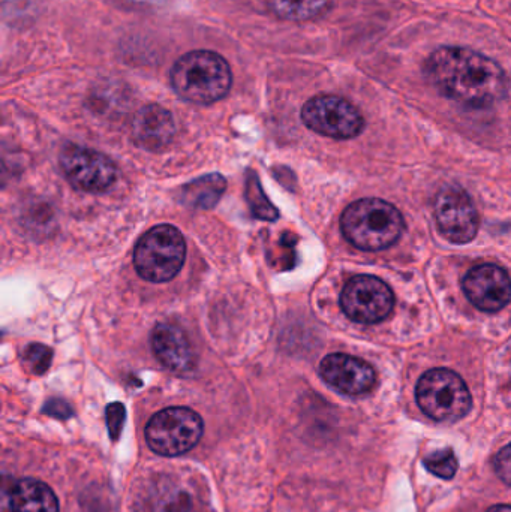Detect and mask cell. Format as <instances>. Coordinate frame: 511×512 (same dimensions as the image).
<instances>
[{"instance_id":"30bf717a","label":"cell","mask_w":511,"mask_h":512,"mask_svg":"<svg viewBox=\"0 0 511 512\" xmlns=\"http://www.w3.org/2000/svg\"><path fill=\"white\" fill-rule=\"evenodd\" d=\"M438 230L449 242L467 245L479 231V213L464 189L447 186L435 200Z\"/></svg>"},{"instance_id":"52a82bcc","label":"cell","mask_w":511,"mask_h":512,"mask_svg":"<svg viewBox=\"0 0 511 512\" xmlns=\"http://www.w3.org/2000/svg\"><path fill=\"white\" fill-rule=\"evenodd\" d=\"M302 119L312 131L336 140L357 137L365 128L360 111L347 99L335 95L315 96L306 102Z\"/></svg>"},{"instance_id":"4fadbf2b","label":"cell","mask_w":511,"mask_h":512,"mask_svg":"<svg viewBox=\"0 0 511 512\" xmlns=\"http://www.w3.org/2000/svg\"><path fill=\"white\" fill-rule=\"evenodd\" d=\"M152 349L159 363L177 375H188L198 358L188 334L171 322H161L152 331Z\"/></svg>"},{"instance_id":"5bb4252c","label":"cell","mask_w":511,"mask_h":512,"mask_svg":"<svg viewBox=\"0 0 511 512\" xmlns=\"http://www.w3.org/2000/svg\"><path fill=\"white\" fill-rule=\"evenodd\" d=\"M176 134L173 116L161 105L141 108L132 122V138L138 147L150 152L168 147Z\"/></svg>"},{"instance_id":"8992f818","label":"cell","mask_w":511,"mask_h":512,"mask_svg":"<svg viewBox=\"0 0 511 512\" xmlns=\"http://www.w3.org/2000/svg\"><path fill=\"white\" fill-rule=\"evenodd\" d=\"M203 432V420L197 412L183 406H174L153 415L144 435L153 453L177 457L197 447Z\"/></svg>"},{"instance_id":"d4e9b609","label":"cell","mask_w":511,"mask_h":512,"mask_svg":"<svg viewBox=\"0 0 511 512\" xmlns=\"http://www.w3.org/2000/svg\"><path fill=\"white\" fill-rule=\"evenodd\" d=\"M488 512H511V505H495Z\"/></svg>"},{"instance_id":"3957f363","label":"cell","mask_w":511,"mask_h":512,"mask_svg":"<svg viewBox=\"0 0 511 512\" xmlns=\"http://www.w3.org/2000/svg\"><path fill=\"white\" fill-rule=\"evenodd\" d=\"M233 75L224 57L213 51H191L171 69V84L180 98L194 104H213L230 92Z\"/></svg>"},{"instance_id":"cb8c5ba5","label":"cell","mask_w":511,"mask_h":512,"mask_svg":"<svg viewBox=\"0 0 511 512\" xmlns=\"http://www.w3.org/2000/svg\"><path fill=\"white\" fill-rule=\"evenodd\" d=\"M45 414L51 415V417L65 418L71 417L72 409L69 408L68 403L63 402V400H51L45 405L44 408Z\"/></svg>"},{"instance_id":"e0dca14e","label":"cell","mask_w":511,"mask_h":512,"mask_svg":"<svg viewBox=\"0 0 511 512\" xmlns=\"http://www.w3.org/2000/svg\"><path fill=\"white\" fill-rule=\"evenodd\" d=\"M147 512H189L191 496L173 484H156L146 499Z\"/></svg>"},{"instance_id":"9a60e30c","label":"cell","mask_w":511,"mask_h":512,"mask_svg":"<svg viewBox=\"0 0 511 512\" xmlns=\"http://www.w3.org/2000/svg\"><path fill=\"white\" fill-rule=\"evenodd\" d=\"M11 512H59L56 493L42 481L23 478L11 492Z\"/></svg>"},{"instance_id":"8fae6325","label":"cell","mask_w":511,"mask_h":512,"mask_svg":"<svg viewBox=\"0 0 511 512\" xmlns=\"http://www.w3.org/2000/svg\"><path fill=\"white\" fill-rule=\"evenodd\" d=\"M468 300L483 312H498L509 304L511 279L504 268L495 264L474 267L462 282Z\"/></svg>"},{"instance_id":"277c9868","label":"cell","mask_w":511,"mask_h":512,"mask_svg":"<svg viewBox=\"0 0 511 512\" xmlns=\"http://www.w3.org/2000/svg\"><path fill=\"white\" fill-rule=\"evenodd\" d=\"M186 243L173 225H158L147 231L134 251L137 273L149 282H168L185 264Z\"/></svg>"},{"instance_id":"7a4b0ae2","label":"cell","mask_w":511,"mask_h":512,"mask_svg":"<svg viewBox=\"0 0 511 512\" xmlns=\"http://www.w3.org/2000/svg\"><path fill=\"white\" fill-rule=\"evenodd\" d=\"M341 230L354 248L378 252L401 239L405 222L393 204L378 198H365L345 209Z\"/></svg>"},{"instance_id":"603a6c76","label":"cell","mask_w":511,"mask_h":512,"mask_svg":"<svg viewBox=\"0 0 511 512\" xmlns=\"http://www.w3.org/2000/svg\"><path fill=\"white\" fill-rule=\"evenodd\" d=\"M495 472L501 481L511 486V444L504 447L495 457Z\"/></svg>"},{"instance_id":"7c38bea8","label":"cell","mask_w":511,"mask_h":512,"mask_svg":"<svg viewBox=\"0 0 511 512\" xmlns=\"http://www.w3.org/2000/svg\"><path fill=\"white\" fill-rule=\"evenodd\" d=\"M320 375L330 387L345 396H363L377 384V373L362 358L330 354L321 361Z\"/></svg>"},{"instance_id":"5b68a950","label":"cell","mask_w":511,"mask_h":512,"mask_svg":"<svg viewBox=\"0 0 511 512\" xmlns=\"http://www.w3.org/2000/svg\"><path fill=\"white\" fill-rule=\"evenodd\" d=\"M416 399L420 409L432 420L453 423L461 420L473 406L464 379L449 369H432L417 382Z\"/></svg>"},{"instance_id":"2e32d148","label":"cell","mask_w":511,"mask_h":512,"mask_svg":"<svg viewBox=\"0 0 511 512\" xmlns=\"http://www.w3.org/2000/svg\"><path fill=\"white\" fill-rule=\"evenodd\" d=\"M227 183L221 174H209L188 183L182 191V201L195 209L210 210L224 194Z\"/></svg>"},{"instance_id":"9c48e42d","label":"cell","mask_w":511,"mask_h":512,"mask_svg":"<svg viewBox=\"0 0 511 512\" xmlns=\"http://www.w3.org/2000/svg\"><path fill=\"white\" fill-rule=\"evenodd\" d=\"M60 168L75 189L89 194H102L113 188L119 173L107 156L75 144H69L60 153Z\"/></svg>"},{"instance_id":"ffe728a7","label":"cell","mask_w":511,"mask_h":512,"mask_svg":"<svg viewBox=\"0 0 511 512\" xmlns=\"http://www.w3.org/2000/svg\"><path fill=\"white\" fill-rule=\"evenodd\" d=\"M425 468L435 477L452 480L458 472V459L450 448L435 451L425 459Z\"/></svg>"},{"instance_id":"ba28073f","label":"cell","mask_w":511,"mask_h":512,"mask_svg":"<svg viewBox=\"0 0 511 512\" xmlns=\"http://www.w3.org/2000/svg\"><path fill=\"white\" fill-rule=\"evenodd\" d=\"M395 295L384 280L375 276L353 277L341 294V307L351 321L378 324L392 313Z\"/></svg>"},{"instance_id":"d6986e66","label":"cell","mask_w":511,"mask_h":512,"mask_svg":"<svg viewBox=\"0 0 511 512\" xmlns=\"http://www.w3.org/2000/svg\"><path fill=\"white\" fill-rule=\"evenodd\" d=\"M246 200H248L255 218L270 222L278 218V210L267 200L263 189H261L260 180L255 176V173L248 174V180H246Z\"/></svg>"},{"instance_id":"7402d4cb","label":"cell","mask_w":511,"mask_h":512,"mask_svg":"<svg viewBox=\"0 0 511 512\" xmlns=\"http://www.w3.org/2000/svg\"><path fill=\"white\" fill-rule=\"evenodd\" d=\"M126 412L122 403H113L107 408V426L111 439L116 441L122 433L123 423H125Z\"/></svg>"},{"instance_id":"6da1fadb","label":"cell","mask_w":511,"mask_h":512,"mask_svg":"<svg viewBox=\"0 0 511 512\" xmlns=\"http://www.w3.org/2000/svg\"><path fill=\"white\" fill-rule=\"evenodd\" d=\"M425 71L441 95L468 107H489L507 93L503 68L470 48L443 47L434 51Z\"/></svg>"},{"instance_id":"44dd1931","label":"cell","mask_w":511,"mask_h":512,"mask_svg":"<svg viewBox=\"0 0 511 512\" xmlns=\"http://www.w3.org/2000/svg\"><path fill=\"white\" fill-rule=\"evenodd\" d=\"M51 358H53V351L47 346L38 345V343L27 346L23 352L24 363L29 367L30 372L35 373V375H42V373L47 372L51 364Z\"/></svg>"},{"instance_id":"ac0fdd59","label":"cell","mask_w":511,"mask_h":512,"mask_svg":"<svg viewBox=\"0 0 511 512\" xmlns=\"http://www.w3.org/2000/svg\"><path fill=\"white\" fill-rule=\"evenodd\" d=\"M270 9L282 20L308 21L329 9L330 0H267Z\"/></svg>"}]
</instances>
